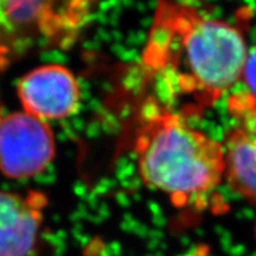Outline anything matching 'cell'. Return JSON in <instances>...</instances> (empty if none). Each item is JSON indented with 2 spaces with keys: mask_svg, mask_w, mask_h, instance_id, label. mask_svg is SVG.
<instances>
[{
  "mask_svg": "<svg viewBox=\"0 0 256 256\" xmlns=\"http://www.w3.org/2000/svg\"><path fill=\"white\" fill-rule=\"evenodd\" d=\"M247 55L238 26L192 5L162 2L156 8L142 64L170 98L200 112L240 81Z\"/></svg>",
  "mask_w": 256,
  "mask_h": 256,
  "instance_id": "1",
  "label": "cell"
},
{
  "mask_svg": "<svg viewBox=\"0 0 256 256\" xmlns=\"http://www.w3.org/2000/svg\"><path fill=\"white\" fill-rule=\"evenodd\" d=\"M134 152L144 183L178 208L200 206L226 176L224 145L154 101L138 128Z\"/></svg>",
  "mask_w": 256,
  "mask_h": 256,
  "instance_id": "2",
  "label": "cell"
},
{
  "mask_svg": "<svg viewBox=\"0 0 256 256\" xmlns=\"http://www.w3.org/2000/svg\"><path fill=\"white\" fill-rule=\"evenodd\" d=\"M55 154V136L46 121L24 110L2 116L0 172L5 177L25 179L40 174Z\"/></svg>",
  "mask_w": 256,
  "mask_h": 256,
  "instance_id": "3",
  "label": "cell"
},
{
  "mask_svg": "<svg viewBox=\"0 0 256 256\" xmlns=\"http://www.w3.org/2000/svg\"><path fill=\"white\" fill-rule=\"evenodd\" d=\"M23 110L46 120H62L78 113L81 90L75 75L60 64H44L19 80Z\"/></svg>",
  "mask_w": 256,
  "mask_h": 256,
  "instance_id": "4",
  "label": "cell"
},
{
  "mask_svg": "<svg viewBox=\"0 0 256 256\" xmlns=\"http://www.w3.org/2000/svg\"><path fill=\"white\" fill-rule=\"evenodd\" d=\"M88 6V2H0V26L34 28L46 40L68 43L90 14Z\"/></svg>",
  "mask_w": 256,
  "mask_h": 256,
  "instance_id": "5",
  "label": "cell"
},
{
  "mask_svg": "<svg viewBox=\"0 0 256 256\" xmlns=\"http://www.w3.org/2000/svg\"><path fill=\"white\" fill-rule=\"evenodd\" d=\"M48 198L0 190V256H38Z\"/></svg>",
  "mask_w": 256,
  "mask_h": 256,
  "instance_id": "6",
  "label": "cell"
},
{
  "mask_svg": "<svg viewBox=\"0 0 256 256\" xmlns=\"http://www.w3.org/2000/svg\"><path fill=\"white\" fill-rule=\"evenodd\" d=\"M226 177L232 190L256 203V140L238 127L226 134Z\"/></svg>",
  "mask_w": 256,
  "mask_h": 256,
  "instance_id": "7",
  "label": "cell"
},
{
  "mask_svg": "<svg viewBox=\"0 0 256 256\" xmlns=\"http://www.w3.org/2000/svg\"><path fill=\"white\" fill-rule=\"evenodd\" d=\"M229 114L238 122L240 130L256 140V100L246 92L238 90L232 92L228 98Z\"/></svg>",
  "mask_w": 256,
  "mask_h": 256,
  "instance_id": "8",
  "label": "cell"
},
{
  "mask_svg": "<svg viewBox=\"0 0 256 256\" xmlns=\"http://www.w3.org/2000/svg\"><path fill=\"white\" fill-rule=\"evenodd\" d=\"M238 82H242L243 84L241 90L246 92L256 100V46L248 50Z\"/></svg>",
  "mask_w": 256,
  "mask_h": 256,
  "instance_id": "9",
  "label": "cell"
},
{
  "mask_svg": "<svg viewBox=\"0 0 256 256\" xmlns=\"http://www.w3.org/2000/svg\"><path fill=\"white\" fill-rule=\"evenodd\" d=\"M2 104H0V119H2Z\"/></svg>",
  "mask_w": 256,
  "mask_h": 256,
  "instance_id": "10",
  "label": "cell"
},
{
  "mask_svg": "<svg viewBox=\"0 0 256 256\" xmlns=\"http://www.w3.org/2000/svg\"><path fill=\"white\" fill-rule=\"evenodd\" d=\"M255 232H256V226H255Z\"/></svg>",
  "mask_w": 256,
  "mask_h": 256,
  "instance_id": "11",
  "label": "cell"
}]
</instances>
